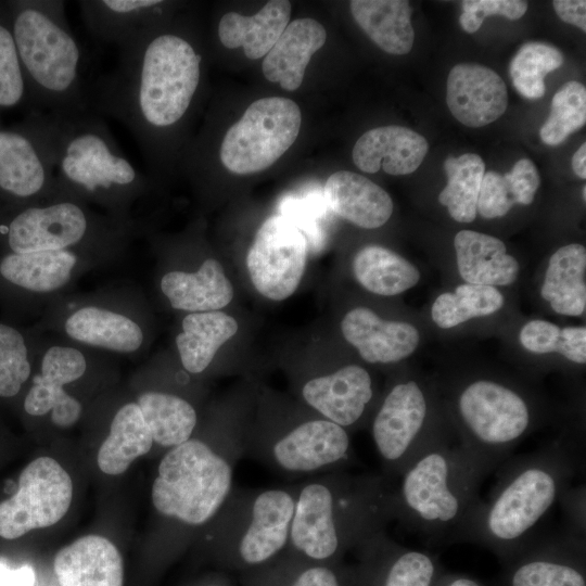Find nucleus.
<instances>
[{"instance_id":"obj_1","label":"nucleus","mask_w":586,"mask_h":586,"mask_svg":"<svg viewBox=\"0 0 586 586\" xmlns=\"http://www.w3.org/2000/svg\"><path fill=\"white\" fill-rule=\"evenodd\" d=\"M118 50L116 66L89 81V110L122 123L154 167L198 94L203 58L189 38L158 25Z\"/></svg>"},{"instance_id":"obj_2","label":"nucleus","mask_w":586,"mask_h":586,"mask_svg":"<svg viewBox=\"0 0 586 586\" xmlns=\"http://www.w3.org/2000/svg\"><path fill=\"white\" fill-rule=\"evenodd\" d=\"M394 520V483L383 474L333 471L297 484L288 551L316 562L344 560Z\"/></svg>"},{"instance_id":"obj_3","label":"nucleus","mask_w":586,"mask_h":586,"mask_svg":"<svg viewBox=\"0 0 586 586\" xmlns=\"http://www.w3.org/2000/svg\"><path fill=\"white\" fill-rule=\"evenodd\" d=\"M561 443L504 461L488 497L481 499L461 543H474L492 551L501 563L535 534L538 524L582 471Z\"/></svg>"},{"instance_id":"obj_4","label":"nucleus","mask_w":586,"mask_h":586,"mask_svg":"<svg viewBox=\"0 0 586 586\" xmlns=\"http://www.w3.org/2000/svg\"><path fill=\"white\" fill-rule=\"evenodd\" d=\"M486 477L446 437L418 455L394 484V520L435 546L461 543Z\"/></svg>"},{"instance_id":"obj_5","label":"nucleus","mask_w":586,"mask_h":586,"mask_svg":"<svg viewBox=\"0 0 586 586\" xmlns=\"http://www.w3.org/2000/svg\"><path fill=\"white\" fill-rule=\"evenodd\" d=\"M28 91L47 114L67 117L89 110L85 55L61 0L18 4L12 20Z\"/></svg>"},{"instance_id":"obj_6","label":"nucleus","mask_w":586,"mask_h":586,"mask_svg":"<svg viewBox=\"0 0 586 586\" xmlns=\"http://www.w3.org/2000/svg\"><path fill=\"white\" fill-rule=\"evenodd\" d=\"M247 430L230 425L212 440L190 437L169 448L152 484V504L187 527L205 526L233 488L234 469L245 456Z\"/></svg>"},{"instance_id":"obj_7","label":"nucleus","mask_w":586,"mask_h":586,"mask_svg":"<svg viewBox=\"0 0 586 586\" xmlns=\"http://www.w3.org/2000/svg\"><path fill=\"white\" fill-rule=\"evenodd\" d=\"M58 120V196L119 207L143 190L144 176L120 151L102 116L88 110Z\"/></svg>"},{"instance_id":"obj_8","label":"nucleus","mask_w":586,"mask_h":586,"mask_svg":"<svg viewBox=\"0 0 586 586\" xmlns=\"http://www.w3.org/2000/svg\"><path fill=\"white\" fill-rule=\"evenodd\" d=\"M297 484L269 488L233 486L205 525L204 540L216 561L245 572L271 561L288 546Z\"/></svg>"},{"instance_id":"obj_9","label":"nucleus","mask_w":586,"mask_h":586,"mask_svg":"<svg viewBox=\"0 0 586 586\" xmlns=\"http://www.w3.org/2000/svg\"><path fill=\"white\" fill-rule=\"evenodd\" d=\"M455 411L459 445L486 476L510 458L534 423L531 403L521 392L486 378L459 388Z\"/></svg>"},{"instance_id":"obj_10","label":"nucleus","mask_w":586,"mask_h":586,"mask_svg":"<svg viewBox=\"0 0 586 586\" xmlns=\"http://www.w3.org/2000/svg\"><path fill=\"white\" fill-rule=\"evenodd\" d=\"M245 456L290 477L347 470L355 463L348 431L315 411L290 421L262 420L247 430Z\"/></svg>"},{"instance_id":"obj_11","label":"nucleus","mask_w":586,"mask_h":586,"mask_svg":"<svg viewBox=\"0 0 586 586\" xmlns=\"http://www.w3.org/2000/svg\"><path fill=\"white\" fill-rule=\"evenodd\" d=\"M429 396L416 380L394 384L373 415L370 432L382 464V474L391 482L423 450L448 437L433 425Z\"/></svg>"},{"instance_id":"obj_12","label":"nucleus","mask_w":586,"mask_h":586,"mask_svg":"<svg viewBox=\"0 0 586 586\" xmlns=\"http://www.w3.org/2000/svg\"><path fill=\"white\" fill-rule=\"evenodd\" d=\"M301 124V110L293 100L282 97L256 100L226 131L219 149L220 162L238 175L262 171L291 148Z\"/></svg>"},{"instance_id":"obj_13","label":"nucleus","mask_w":586,"mask_h":586,"mask_svg":"<svg viewBox=\"0 0 586 586\" xmlns=\"http://www.w3.org/2000/svg\"><path fill=\"white\" fill-rule=\"evenodd\" d=\"M58 117L37 116L27 131H0V190L18 199L58 196Z\"/></svg>"},{"instance_id":"obj_14","label":"nucleus","mask_w":586,"mask_h":586,"mask_svg":"<svg viewBox=\"0 0 586 586\" xmlns=\"http://www.w3.org/2000/svg\"><path fill=\"white\" fill-rule=\"evenodd\" d=\"M73 498V483L62 466L39 457L21 473L17 492L0 504V536L14 539L59 522Z\"/></svg>"},{"instance_id":"obj_15","label":"nucleus","mask_w":586,"mask_h":586,"mask_svg":"<svg viewBox=\"0 0 586 586\" xmlns=\"http://www.w3.org/2000/svg\"><path fill=\"white\" fill-rule=\"evenodd\" d=\"M307 253V237L290 218L282 214L267 218L246 256L256 291L272 301L290 297L303 278Z\"/></svg>"},{"instance_id":"obj_16","label":"nucleus","mask_w":586,"mask_h":586,"mask_svg":"<svg viewBox=\"0 0 586 586\" xmlns=\"http://www.w3.org/2000/svg\"><path fill=\"white\" fill-rule=\"evenodd\" d=\"M502 564V586H586V538L536 533Z\"/></svg>"},{"instance_id":"obj_17","label":"nucleus","mask_w":586,"mask_h":586,"mask_svg":"<svg viewBox=\"0 0 586 586\" xmlns=\"http://www.w3.org/2000/svg\"><path fill=\"white\" fill-rule=\"evenodd\" d=\"M356 586H434L444 572L437 557L405 547L385 531L353 550Z\"/></svg>"},{"instance_id":"obj_18","label":"nucleus","mask_w":586,"mask_h":586,"mask_svg":"<svg viewBox=\"0 0 586 586\" xmlns=\"http://www.w3.org/2000/svg\"><path fill=\"white\" fill-rule=\"evenodd\" d=\"M93 219L75 199L58 196L29 206L10 222L7 233L13 253L65 250L84 242Z\"/></svg>"},{"instance_id":"obj_19","label":"nucleus","mask_w":586,"mask_h":586,"mask_svg":"<svg viewBox=\"0 0 586 586\" xmlns=\"http://www.w3.org/2000/svg\"><path fill=\"white\" fill-rule=\"evenodd\" d=\"M300 396L309 409L348 431L362 423L374 399V387L365 368L346 365L305 380Z\"/></svg>"},{"instance_id":"obj_20","label":"nucleus","mask_w":586,"mask_h":586,"mask_svg":"<svg viewBox=\"0 0 586 586\" xmlns=\"http://www.w3.org/2000/svg\"><path fill=\"white\" fill-rule=\"evenodd\" d=\"M87 364L82 353L73 347L52 346L41 362V373L33 379L24 408L31 416H42L52 410V422L62 428L71 426L80 417V403L68 395L63 386L79 379Z\"/></svg>"},{"instance_id":"obj_21","label":"nucleus","mask_w":586,"mask_h":586,"mask_svg":"<svg viewBox=\"0 0 586 586\" xmlns=\"http://www.w3.org/2000/svg\"><path fill=\"white\" fill-rule=\"evenodd\" d=\"M446 101L454 117L468 127H483L498 119L508 105L501 77L481 64L455 65L447 78Z\"/></svg>"},{"instance_id":"obj_22","label":"nucleus","mask_w":586,"mask_h":586,"mask_svg":"<svg viewBox=\"0 0 586 586\" xmlns=\"http://www.w3.org/2000/svg\"><path fill=\"white\" fill-rule=\"evenodd\" d=\"M344 339L370 364H392L410 356L419 331L408 322L385 320L367 307L349 310L341 322Z\"/></svg>"},{"instance_id":"obj_23","label":"nucleus","mask_w":586,"mask_h":586,"mask_svg":"<svg viewBox=\"0 0 586 586\" xmlns=\"http://www.w3.org/2000/svg\"><path fill=\"white\" fill-rule=\"evenodd\" d=\"M162 0H82L80 15L99 42L118 49L158 25L166 7Z\"/></svg>"},{"instance_id":"obj_24","label":"nucleus","mask_w":586,"mask_h":586,"mask_svg":"<svg viewBox=\"0 0 586 586\" xmlns=\"http://www.w3.org/2000/svg\"><path fill=\"white\" fill-rule=\"evenodd\" d=\"M428 142L420 133L391 125L368 130L353 148L354 164L365 173L380 169L394 176L413 173L423 162Z\"/></svg>"},{"instance_id":"obj_25","label":"nucleus","mask_w":586,"mask_h":586,"mask_svg":"<svg viewBox=\"0 0 586 586\" xmlns=\"http://www.w3.org/2000/svg\"><path fill=\"white\" fill-rule=\"evenodd\" d=\"M60 586H123V559L109 539L87 535L62 548L54 558Z\"/></svg>"},{"instance_id":"obj_26","label":"nucleus","mask_w":586,"mask_h":586,"mask_svg":"<svg viewBox=\"0 0 586 586\" xmlns=\"http://www.w3.org/2000/svg\"><path fill=\"white\" fill-rule=\"evenodd\" d=\"M328 207L365 229L383 226L393 213L390 194L370 179L348 170L333 173L323 187Z\"/></svg>"},{"instance_id":"obj_27","label":"nucleus","mask_w":586,"mask_h":586,"mask_svg":"<svg viewBox=\"0 0 586 586\" xmlns=\"http://www.w3.org/2000/svg\"><path fill=\"white\" fill-rule=\"evenodd\" d=\"M327 40L324 27L313 18L289 23L263 61V74L282 89L294 91L302 85L311 55Z\"/></svg>"},{"instance_id":"obj_28","label":"nucleus","mask_w":586,"mask_h":586,"mask_svg":"<svg viewBox=\"0 0 586 586\" xmlns=\"http://www.w3.org/2000/svg\"><path fill=\"white\" fill-rule=\"evenodd\" d=\"M241 586H356L353 564L316 562L284 550L271 561L240 573Z\"/></svg>"},{"instance_id":"obj_29","label":"nucleus","mask_w":586,"mask_h":586,"mask_svg":"<svg viewBox=\"0 0 586 586\" xmlns=\"http://www.w3.org/2000/svg\"><path fill=\"white\" fill-rule=\"evenodd\" d=\"M460 277L469 284L509 285L519 275V263L507 254L498 238L473 230H461L454 239Z\"/></svg>"},{"instance_id":"obj_30","label":"nucleus","mask_w":586,"mask_h":586,"mask_svg":"<svg viewBox=\"0 0 586 586\" xmlns=\"http://www.w3.org/2000/svg\"><path fill=\"white\" fill-rule=\"evenodd\" d=\"M291 8L288 0H271L251 16L226 13L218 22V38L228 49L242 47L246 58L260 59L270 51L288 26Z\"/></svg>"},{"instance_id":"obj_31","label":"nucleus","mask_w":586,"mask_h":586,"mask_svg":"<svg viewBox=\"0 0 586 586\" xmlns=\"http://www.w3.org/2000/svg\"><path fill=\"white\" fill-rule=\"evenodd\" d=\"M161 289L175 309L190 313L215 311L233 297V286L221 264L205 259L198 271H170L163 276Z\"/></svg>"},{"instance_id":"obj_32","label":"nucleus","mask_w":586,"mask_h":586,"mask_svg":"<svg viewBox=\"0 0 586 586\" xmlns=\"http://www.w3.org/2000/svg\"><path fill=\"white\" fill-rule=\"evenodd\" d=\"M349 7L356 23L379 48L396 55L410 52L415 30L408 1L353 0Z\"/></svg>"},{"instance_id":"obj_33","label":"nucleus","mask_w":586,"mask_h":586,"mask_svg":"<svg viewBox=\"0 0 586 586\" xmlns=\"http://www.w3.org/2000/svg\"><path fill=\"white\" fill-rule=\"evenodd\" d=\"M585 277V247L568 244L551 255L540 294L556 313L579 316L586 307Z\"/></svg>"},{"instance_id":"obj_34","label":"nucleus","mask_w":586,"mask_h":586,"mask_svg":"<svg viewBox=\"0 0 586 586\" xmlns=\"http://www.w3.org/2000/svg\"><path fill=\"white\" fill-rule=\"evenodd\" d=\"M239 329L237 320L224 311L190 313L182 320L176 345L183 368L193 374L207 369L219 347Z\"/></svg>"},{"instance_id":"obj_35","label":"nucleus","mask_w":586,"mask_h":586,"mask_svg":"<svg viewBox=\"0 0 586 586\" xmlns=\"http://www.w3.org/2000/svg\"><path fill=\"white\" fill-rule=\"evenodd\" d=\"M65 331L78 342L122 353L137 351L143 341L142 330L133 320L94 306L72 314L65 321Z\"/></svg>"},{"instance_id":"obj_36","label":"nucleus","mask_w":586,"mask_h":586,"mask_svg":"<svg viewBox=\"0 0 586 586\" xmlns=\"http://www.w3.org/2000/svg\"><path fill=\"white\" fill-rule=\"evenodd\" d=\"M77 255L68 250L11 253L3 257L0 272L11 283L34 292H51L72 277Z\"/></svg>"},{"instance_id":"obj_37","label":"nucleus","mask_w":586,"mask_h":586,"mask_svg":"<svg viewBox=\"0 0 586 586\" xmlns=\"http://www.w3.org/2000/svg\"><path fill=\"white\" fill-rule=\"evenodd\" d=\"M153 444L138 404H126L116 412L110 434L98 451V466L106 474H120L135 459L148 454Z\"/></svg>"},{"instance_id":"obj_38","label":"nucleus","mask_w":586,"mask_h":586,"mask_svg":"<svg viewBox=\"0 0 586 586\" xmlns=\"http://www.w3.org/2000/svg\"><path fill=\"white\" fill-rule=\"evenodd\" d=\"M356 280L367 291L393 296L415 286L419 270L403 256L381 245H367L360 249L353 259Z\"/></svg>"},{"instance_id":"obj_39","label":"nucleus","mask_w":586,"mask_h":586,"mask_svg":"<svg viewBox=\"0 0 586 586\" xmlns=\"http://www.w3.org/2000/svg\"><path fill=\"white\" fill-rule=\"evenodd\" d=\"M137 404L157 445L171 448L192 436L198 413L187 399L152 391L141 394Z\"/></svg>"},{"instance_id":"obj_40","label":"nucleus","mask_w":586,"mask_h":586,"mask_svg":"<svg viewBox=\"0 0 586 586\" xmlns=\"http://www.w3.org/2000/svg\"><path fill=\"white\" fill-rule=\"evenodd\" d=\"M447 184L438 201L446 206L453 219L471 222L476 217L477 196L485 164L480 155L464 153L459 157H447L444 162Z\"/></svg>"},{"instance_id":"obj_41","label":"nucleus","mask_w":586,"mask_h":586,"mask_svg":"<svg viewBox=\"0 0 586 586\" xmlns=\"http://www.w3.org/2000/svg\"><path fill=\"white\" fill-rule=\"evenodd\" d=\"M504 302L502 294L494 286L466 283L453 293L441 294L432 305L431 316L440 328L449 329L472 318L492 315Z\"/></svg>"},{"instance_id":"obj_42","label":"nucleus","mask_w":586,"mask_h":586,"mask_svg":"<svg viewBox=\"0 0 586 586\" xmlns=\"http://www.w3.org/2000/svg\"><path fill=\"white\" fill-rule=\"evenodd\" d=\"M562 52L548 43L531 41L523 44L510 63V77L517 91L527 99L545 93V77L563 64Z\"/></svg>"},{"instance_id":"obj_43","label":"nucleus","mask_w":586,"mask_h":586,"mask_svg":"<svg viewBox=\"0 0 586 586\" xmlns=\"http://www.w3.org/2000/svg\"><path fill=\"white\" fill-rule=\"evenodd\" d=\"M519 340L532 353H559L570 361L586 362L585 327L560 328L552 322L535 319L523 326Z\"/></svg>"},{"instance_id":"obj_44","label":"nucleus","mask_w":586,"mask_h":586,"mask_svg":"<svg viewBox=\"0 0 586 586\" xmlns=\"http://www.w3.org/2000/svg\"><path fill=\"white\" fill-rule=\"evenodd\" d=\"M586 122V88L582 82L568 81L553 95L550 113L539 130L548 145L562 143Z\"/></svg>"},{"instance_id":"obj_45","label":"nucleus","mask_w":586,"mask_h":586,"mask_svg":"<svg viewBox=\"0 0 586 586\" xmlns=\"http://www.w3.org/2000/svg\"><path fill=\"white\" fill-rule=\"evenodd\" d=\"M29 374L27 347L22 334L0 323V396L16 395Z\"/></svg>"},{"instance_id":"obj_46","label":"nucleus","mask_w":586,"mask_h":586,"mask_svg":"<svg viewBox=\"0 0 586 586\" xmlns=\"http://www.w3.org/2000/svg\"><path fill=\"white\" fill-rule=\"evenodd\" d=\"M27 85L12 28L0 22V106L12 107L25 97Z\"/></svg>"},{"instance_id":"obj_47","label":"nucleus","mask_w":586,"mask_h":586,"mask_svg":"<svg viewBox=\"0 0 586 586\" xmlns=\"http://www.w3.org/2000/svg\"><path fill=\"white\" fill-rule=\"evenodd\" d=\"M517 204L512 187L506 177L497 171H485L477 196L476 213L484 218L505 216Z\"/></svg>"},{"instance_id":"obj_48","label":"nucleus","mask_w":586,"mask_h":586,"mask_svg":"<svg viewBox=\"0 0 586 586\" xmlns=\"http://www.w3.org/2000/svg\"><path fill=\"white\" fill-rule=\"evenodd\" d=\"M527 2L520 0H466L461 2L459 23L464 31L472 34L480 29L485 17L501 15L519 20L527 11Z\"/></svg>"},{"instance_id":"obj_49","label":"nucleus","mask_w":586,"mask_h":586,"mask_svg":"<svg viewBox=\"0 0 586 586\" xmlns=\"http://www.w3.org/2000/svg\"><path fill=\"white\" fill-rule=\"evenodd\" d=\"M505 175L512 187L515 202L523 205L531 204L540 182L534 163L528 158H521Z\"/></svg>"},{"instance_id":"obj_50","label":"nucleus","mask_w":586,"mask_h":586,"mask_svg":"<svg viewBox=\"0 0 586 586\" xmlns=\"http://www.w3.org/2000/svg\"><path fill=\"white\" fill-rule=\"evenodd\" d=\"M585 498V485L579 484L575 487L569 486L558 501L564 512L565 531L583 538H586Z\"/></svg>"},{"instance_id":"obj_51","label":"nucleus","mask_w":586,"mask_h":586,"mask_svg":"<svg viewBox=\"0 0 586 586\" xmlns=\"http://www.w3.org/2000/svg\"><path fill=\"white\" fill-rule=\"evenodd\" d=\"M557 15L565 23L586 31V1L556 0L552 2Z\"/></svg>"},{"instance_id":"obj_52","label":"nucleus","mask_w":586,"mask_h":586,"mask_svg":"<svg viewBox=\"0 0 586 586\" xmlns=\"http://www.w3.org/2000/svg\"><path fill=\"white\" fill-rule=\"evenodd\" d=\"M35 572L29 565L11 569L0 561V586H34Z\"/></svg>"},{"instance_id":"obj_53","label":"nucleus","mask_w":586,"mask_h":586,"mask_svg":"<svg viewBox=\"0 0 586 586\" xmlns=\"http://www.w3.org/2000/svg\"><path fill=\"white\" fill-rule=\"evenodd\" d=\"M434 586H485L480 581L463 574L445 573L435 582Z\"/></svg>"},{"instance_id":"obj_54","label":"nucleus","mask_w":586,"mask_h":586,"mask_svg":"<svg viewBox=\"0 0 586 586\" xmlns=\"http://www.w3.org/2000/svg\"><path fill=\"white\" fill-rule=\"evenodd\" d=\"M572 168L575 175L582 179L586 178V144L583 143L572 157Z\"/></svg>"},{"instance_id":"obj_55","label":"nucleus","mask_w":586,"mask_h":586,"mask_svg":"<svg viewBox=\"0 0 586 586\" xmlns=\"http://www.w3.org/2000/svg\"><path fill=\"white\" fill-rule=\"evenodd\" d=\"M202 586H237V584L230 578L219 576L218 578H214L209 582H206Z\"/></svg>"},{"instance_id":"obj_56","label":"nucleus","mask_w":586,"mask_h":586,"mask_svg":"<svg viewBox=\"0 0 586 586\" xmlns=\"http://www.w3.org/2000/svg\"><path fill=\"white\" fill-rule=\"evenodd\" d=\"M583 199H584V201L586 199V187L585 186L583 187Z\"/></svg>"}]
</instances>
